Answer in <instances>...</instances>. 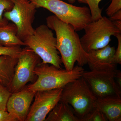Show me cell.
I'll use <instances>...</instances> for the list:
<instances>
[{
  "label": "cell",
  "mask_w": 121,
  "mask_h": 121,
  "mask_svg": "<svg viewBox=\"0 0 121 121\" xmlns=\"http://www.w3.org/2000/svg\"><path fill=\"white\" fill-rule=\"evenodd\" d=\"M119 30H121V20H119L115 21H113Z\"/></svg>",
  "instance_id": "27"
},
{
  "label": "cell",
  "mask_w": 121,
  "mask_h": 121,
  "mask_svg": "<svg viewBox=\"0 0 121 121\" xmlns=\"http://www.w3.org/2000/svg\"><path fill=\"white\" fill-rule=\"evenodd\" d=\"M84 71L82 67L78 65L71 70L68 71L42 62L36 66L34 71L35 75L37 76V80L27 87L35 91L63 88L82 77Z\"/></svg>",
  "instance_id": "2"
},
{
  "label": "cell",
  "mask_w": 121,
  "mask_h": 121,
  "mask_svg": "<svg viewBox=\"0 0 121 121\" xmlns=\"http://www.w3.org/2000/svg\"><path fill=\"white\" fill-rule=\"evenodd\" d=\"M62 89L36 91L25 121H45L48 114L60 101Z\"/></svg>",
  "instance_id": "10"
},
{
  "label": "cell",
  "mask_w": 121,
  "mask_h": 121,
  "mask_svg": "<svg viewBox=\"0 0 121 121\" xmlns=\"http://www.w3.org/2000/svg\"><path fill=\"white\" fill-rule=\"evenodd\" d=\"M109 19L112 21L121 20V9L113 14Z\"/></svg>",
  "instance_id": "26"
},
{
  "label": "cell",
  "mask_w": 121,
  "mask_h": 121,
  "mask_svg": "<svg viewBox=\"0 0 121 121\" xmlns=\"http://www.w3.org/2000/svg\"><path fill=\"white\" fill-rule=\"evenodd\" d=\"M45 121H80L69 104L60 101L48 113Z\"/></svg>",
  "instance_id": "14"
},
{
  "label": "cell",
  "mask_w": 121,
  "mask_h": 121,
  "mask_svg": "<svg viewBox=\"0 0 121 121\" xmlns=\"http://www.w3.org/2000/svg\"><path fill=\"white\" fill-rule=\"evenodd\" d=\"M115 48L109 44L105 47L92 50L88 53L87 64L91 70L112 71L117 69L115 62Z\"/></svg>",
  "instance_id": "12"
},
{
  "label": "cell",
  "mask_w": 121,
  "mask_h": 121,
  "mask_svg": "<svg viewBox=\"0 0 121 121\" xmlns=\"http://www.w3.org/2000/svg\"><path fill=\"white\" fill-rule=\"evenodd\" d=\"M0 45L7 47L25 46L17 35V29L13 23L0 27Z\"/></svg>",
  "instance_id": "16"
},
{
  "label": "cell",
  "mask_w": 121,
  "mask_h": 121,
  "mask_svg": "<svg viewBox=\"0 0 121 121\" xmlns=\"http://www.w3.org/2000/svg\"><path fill=\"white\" fill-rule=\"evenodd\" d=\"M94 107L99 109L108 121H121V96L109 95L97 98Z\"/></svg>",
  "instance_id": "13"
},
{
  "label": "cell",
  "mask_w": 121,
  "mask_h": 121,
  "mask_svg": "<svg viewBox=\"0 0 121 121\" xmlns=\"http://www.w3.org/2000/svg\"><path fill=\"white\" fill-rule=\"evenodd\" d=\"M37 8H43L59 19L73 26L76 31L84 29L92 21L91 12L86 7H77L60 0H29Z\"/></svg>",
  "instance_id": "3"
},
{
  "label": "cell",
  "mask_w": 121,
  "mask_h": 121,
  "mask_svg": "<svg viewBox=\"0 0 121 121\" xmlns=\"http://www.w3.org/2000/svg\"><path fill=\"white\" fill-rule=\"evenodd\" d=\"M84 30L85 33L80 40L83 48L87 53L92 50L105 47L109 44L111 36L115 37L121 33V30L114 22L105 16L91 21Z\"/></svg>",
  "instance_id": "6"
},
{
  "label": "cell",
  "mask_w": 121,
  "mask_h": 121,
  "mask_svg": "<svg viewBox=\"0 0 121 121\" xmlns=\"http://www.w3.org/2000/svg\"><path fill=\"white\" fill-rule=\"evenodd\" d=\"M11 0L13 7L10 11L5 12L4 16L16 25L17 36L23 41L35 32L32 25L37 8L29 0Z\"/></svg>",
  "instance_id": "7"
},
{
  "label": "cell",
  "mask_w": 121,
  "mask_h": 121,
  "mask_svg": "<svg viewBox=\"0 0 121 121\" xmlns=\"http://www.w3.org/2000/svg\"><path fill=\"white\" fill-rule=\"evenodd\" d=\"M102 0H86L90 11L92 21L98 20L102 17V10L99 7V2Z\"/></svg>",
  "instance_id": "17"
},
{
  "label": "cell",
  "mask_w": 121,
  "mask_h": 121,
  "mask_svg": "<svg viewBox=\"0 0 121 121\" xmlns=\"http://www.w3.org/2000/svg\"><path fill=\"white\" fill-rule=\"evenodd\" d=\"M71 2L75 1V0L78 1L81 3H84V4H86V0H69Z\"/></svg>",
  "instance_id": "28"
},
{
  "label": "cell",
  "mask_w": 121,
  "mask_h": 121,
  "mask_svg": "<svg viewBox=\"0 0 121 121\" xmlns=\"http://www.w3.org/2000/svg\"><path fill=\"white\" fill-rule=\"evenodd\" d=\"M25 46L34 51L41 59L42 62L61 69L62 62L56 47V39L52 30L47 25H41L34 33L24 40Z\"/></svg>",
  "instance_id": "4"
},
{
  "label": "cell",
  "mask_w": 121,
  "mask_h": 121,
  "mask_svg": "<svg viewBox=\"0 0 121 121\" xmlns=\"http://www.w3.org/2000/svg\"><path fill=\"white\" fill-rule=\"evenodd\" d=\"M13 7L11 0H0V27L9 23L8 21L4 17V13L5 11L11 10Z\"/></svg>",
  "instance_id": "19"
},
{
  "label": "cell",
  "mask_w": 121,
  "mask_h": 121,
  "mask_svg": "<svg viewBox=\"0 0 121 121\" xmlns=\"http://www.w3.org/2000/svg\"><path fill=\"white\" fill-rule=\"evenodd\" d=\"M62 89L60 101L69 104L80 121L94 108L97 97L82 76Z\"/></svg>",
  "instance_id": "5"
},
{
  "label": "cell",
  "mask_w": 121,
  "mask_h": 121,
  "mask_svg": "<svg viewBox=\"0 0 121 121\" xmlns=\"http://www.w3.org/2000/svg\"><path fill=\"white\" fill-rule=\"evenodd\" d=\"M36 91L27 86L20 91L12 93L7 102V111L16 121H25Z\"/></svg>",
  "instance_id": "11"
},
{
  "label": "cell",
  "mask_w": 121,
  "mask_h": 121,
  "mask_svg": "<svg viewBox=\"0 0 121 121\" xmlns=\"http://www.w3.org/2000/svg\"><path fill=\"white\" fill-rule=\"evenodd\" d=\"M117 39L118 46L117 50L115 49L114 59L115 62L117 64H121V33L115 36Z\"/></svg>",
  "instance_id": "23"
},
{
  "label": "cell",
  "mask_w": 121,
  "mask_h": 121,
  "mask_svg": "<svg viewBox=\"0 0 121 121\" xmlns=\"http://www.w3.org/2000/svg\"><path fill=\"white\" fill-rule=\"evenodd\" d=\"M17 60L18 57L8 56H0V82L9 90Z\"/></svg>",
  "instance_id": "15"
},
{
  "label": "cell",
  "mask_w": 121,
  "mask_h": 121,
  "mask_svg": "<svg viewBox=\"0 0 121 121\" xmlns=\"http://www.w3.org/2000/svg\"><path fill=\"white\" fill-rule=\"evenodd\" d=\"M121 9V0H112L109 6L106 9V14L110 17L113 14Z\"/></svg>",
  "instance_id": "22"
},
{
  "label": "cell",
  "mask_w": 121,
  "mask_h": 121,
  "mask_svg": "<svg viewBox=\"0 0 121 121\" xmlns=\"http://www.w3.org/2000/svg\"><path fill=\"white\" fill-rule=\"evenodd\" d=\"M22 50L20 46L7 47L0 45V56H8L18 57Z\"/></svg>",
  "instance_id": "20"
},
{
  "label": "cell",
  "mask_w": 121,
  "mask_h": 121,
  "mask_svg": "<svg viewBox=\"0 0 121 121\" xmlns=\"http://www.w3.org/2000/svg\"><path fill=\"white\" fill-rule=\"evenodd\" d=\"M40 62V58L31 49L27 47L22 49L18 57L9 89L11 93L20 91L28 83L34 80L35 68Z\"/></svg>",
  "instance_id": "8"
},
{
  "label": "cell",
  "mask_w": 121,
  "mask_h": 121,
  "mask_svg": "<svg viewBox=\"0 0 121 121\" xmlns=\"http://www.w3.org/2000/svg\"><path fill=\"white\" fill-rule=\"evenodd\" d=\"M0 121H16L6 110H0Z\"/></svg>",
  "instance_id": "24"
},
{
  "label": "cell",
  "mask_w": 121,
  "mask_h": 121,
  "mask_svg": "<svg viewBox=\"0 0 121 121\" xmlns=\"http://www.w3.org/2000/svg\"><path fill=\"white\" fill-rule=\"evenodd\" d=\"M105 115L97 107H94L80 121H107Z\"/></svg>",
  "instance_id": "18"
},
{
  "label": "cell",
  "mask_w": 121,
  "mask_h": 121,
  "mask_svg": "<svg viewBox=\"0 0 121 121\" xmlns=\"http://www.w3.org/2000/svg\"><path fill=\"white\" fill-rule=\"evenodd\" d=\"M116 70L84 71L82 76L97 98L109 95L121 96V89L115 80Z\"/></svg>",
  "instance_id": "9"
},
{
  "label": "cell",
  "mask_w": 121,
  "mask_h": 121,
  "mask_svg": "<svg viewBox=\"0 0 121 121\" xmlns=\"http://www.w3.org/2000/svg\"><path fill=\"white\" fill-rule=\"evenodd\" d=\"M11 94L9 90L0 82V110H7V102Z\"/></svg>",
  "instance_id": "21"
},
{
  "label": "cell",
  "mask_w": 121,
  "mask_h": 121,
  "mask_svg": "<svg viewBox=\"0 0 121 121\" xmlns=\"http://www.w3.org/2000/svg\"><path fill=\"white\" fill-rule=\"evenodd\" d=\"M46 23L56 33V47L65 69L71 70L76 62L81 67L87 64L88 53L83 48L78 35L73 26L55 15L47 17Z\"/></svg>",
  "instance_id": "1"
},
{
  "label": "cell",
  "mask_w": 121,
  "mask_h": 121,
  "mask_svg": "<svg viewBox=\"0 0 121 121\" xmlns=\"http://www.w3.org/2000/svg\"><path fill=\"white\" fill-rule=\"evenodd\" d=\"M115 80L116 83L121 89V72L118 70H116L115 75Z\"/></svg>",
  "instance_id": "25"
}]
</instances>
